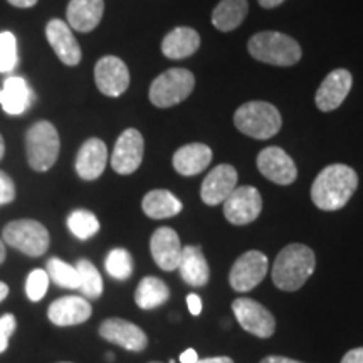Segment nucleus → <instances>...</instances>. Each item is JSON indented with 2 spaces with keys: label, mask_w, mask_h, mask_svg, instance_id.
I'll list each match as a JSON object with an SVG mask.
<instances>
[{
  "label": "nucleus",
  "mask_w": 363,
  "mask_h": 363,
  "mask_svg": "<svg viewBox=\"0 0 363 363\" xmlns=\"http://www.w3.org/2000/svg\"><path fill=\"white\" fill-rule=\"evenodd\" d=\"M233 311L242 330H246L254 337L269 338L274 333V316L261 303L254 301L251 298H238L233 303Z\"/></svg>",
  "instance_id": "obj_9"
},
{
  "label": "nucleus",
  "mask_w": 363,
  "mask_h": 363,
  "mask_svg": "<svg viewBox=\"0 0 363 363\" xmlns=\"http://www.w3.org/2000/svg\"><path fill=\"white\" fill-rule=\"evenodd\" d=\"M7 296H9V286L0 281V303H2Z\"/></svg>",
  "instance_id": "obj_44"
},
{
  "label": "nucleus",
  "mask_w": 363,
  "mask_h": 363,
  "mask_svg": "<svg viewBox=\"0 0 363 363\" xmlns=\"http://www.w3.org/2000/svg\"><path fill=\"white\" fill-rule=\"evenodd\" d=\"M150 363H162V362H150Z\"/></svg>",
  "instance_id": "obj_49"
},
{
  "label": "nucleus",
  "mask_w": 363,
  "mask_h": 363,
  "mask_svg": "<svg viewBox=\"0 0 363 363\" xmlns=\"http://www.w3.org/2000/svg\"><path fill=\"white\" fill-rule=\"evenodd\" d=\"M59 363H71V362H59Z\"/></svg>",
  "instance_id": "obj_48"
},
{
  "label": "nucleus",
  "mask_w": 363,
  "mask_h": 363,
  "mask_svg": "<svg viewBox=\"0 0 363 363\" xmlns=\"http://www.w3.org/2000/svg\"><path fill=\"white\" fill-rule=\"evenodd\" d=\"M177 269L180 271L182 279L190 286H206L211 278V271L206 256L199 246L182 247L180 262Z\"/></svg>",
  "instance_id": "obj_25"
},
{
  "label": "nucleus",
  "mask_w": 363,
  "mask_h": 363,
  "mask_svg": "<svg viewBox=\"0 0 363 363\" xmlns=\"http://www.w3.org/2000/svg\"><path fill=\"white\" fill-rule=\"evenodd\" d=\"M93 313L89 301L83 296H62L48 310V316L56 326H72L88 321Z\"/></svg>",
  "instance_id": "obj_19"
},
{
  "label": "nucleus",
  "mask_w": 363,
  "mask_h": 363,
  "mask_svg": "<svg viewBox=\"0 0 363 363\" xmlns=\"http://www.w3.org/2000/svg\"><path fill=\"white\" fill-rule=\"evenodd\" d=\"M150 251L160 269L175 271L182 256L179 234L172 227H158L150 239Z\"/></svg>",
  "instance_id": "obj_18"
},
{
  "label": "nucleus",
  "mask_w": 363,
  "mask_h": 363,
  "mask_svg": "<svg viewBox=\"0 0 363 363\" xmlns=\"http://www.w3.org/2000/svg\"><path fill=\"white\" fill-rule=\"evenodd\" d=\"M247 49L256 61L279 67L294 66L303 56L301 48L291 35L274 33V30L254 34L249 39Z\"/></svg>",
  "instance_id": "obj_3"
},
{
  "label": "nucleus",
  "mask_w": 363,
  "mask_h": 363,
  "mask_svg": "<svg viewBox=\"0 0 363 363\" xmlns=\"http://www.w3.org/2000/svg\"><path fill=\"white\" fill-rule=\"evenodd\" d=\"M17 61V40L12 33H0V72H11L16 69Z\"/></svg>",
  "instance_id": "obj_33"
},
{
  "label": "nucleus",
  "mask_w": 363,
  "mask_h": 363,
  "mask_svg": "<svg viewBox=\"0 0 363 363\" xmlns=\"http://www.w3.org/2000/svg\"><path fill=\"white\" fill-rule=\"evenodd\" d=\"M238 187V170L229 163L217 165L208 172L201 189V197L207 206H219Z\"/></svg>",
  "instance_id": "obj_15"
},
{
  "label": "nucleus",
  "mask_w": 363,
  "mask_h": 363,
  "mask_svg": "<svg viewBox=\"0 0 363 363\" xmlns=\"http://www.w3.org/2000/svg\"><path fill=\"white\" fill-rule=\"evenodd\" d=\"M94 83L104 96H121L130 86V71L120 57L104 56L94 66Z\"/></svg>",
  "instance_id": "obj_12"
},
{
  "label": "nucleus",
  "mask_w": 363,
  "mask_h": 363,
  "mask_svg": "<svg viewBox=\"0 0 363 363\" xmlns=\"http://www.w3.org/2000/svg\"><path fill=\"white\" fill-rule=\"evenodd\" d=\"M261 363H303V362H298V360H293V358H288V357H266L264 360Z\"/></svg>",
  "instance_id": "obj_40"
},
{
  "label": "nucleus",
  "mask_w": 363,
  "mask_h": 363,
  "mask_svg": "<svg viewBox=\"0 0 363 363\" xmlns=\"http://www.w3.org/2000/svg\"><path fill=\"white\" fill-rule=\"evenodd\" d=\"M197 360H199V355H197V352L194 350V348H189V350H185L180 355L182 363H195Z\"/></svg>",
  "instance_id": "obj_39"
},
{
  "label": "nucleus",
  "mask_w": 363,
  "mask_h": 363,
  "mask_svg": "<svg viewBox=\"0 0 363 363\" xmlns=\"http://www.w3.org/2000/svg\"><path fill=\"white\" fill-rule=\"evenodd\" d=\"M104 0H71L67 6V26L78 33H91L103 19Z\"/></svg>",
  "instance_id": "obj_21"
},
{
  "label": "nucleus",
  "mask_w": 363,
  "mask_h": 363,
  "mask_svg": "<svg viewBox=\"0 0 363 363\" xmlns=\"http://www.w3.org/2000/svg\"><path fill=\"white\" fill-rule=\"evenodd\" d=\"M201 48V35L192 27H177L162 40V52L169 59H185Z\"/></svg>",
  "instance_id": "obj_23"
},
{
  "label": "nucleus",
  "mask_w": 363,
  "mask_h": 363,
  "mask_svg": "<svg viewBox=\"0 0 363 363\" xmlns=\"http://www.w3.org/2000/svg\"><path fill=\"white\" fill-rule=\"evenodd\" d=\"M145 142L138 130L128 128L118 136L111 155V167L116 174L131 175L140 169L143 160Z\"/></svg>",
  "instance_id": "obj_11"
},
{
  "label": "nucleus",
  "mask_w": 363,
  "mask_h": 363,
  "mask_svg": "<svg viewBox=\"0 0 363 363\" xmlns=\"http://www.w3.org/2000/svg\"><path fill=\"white\" fill-rule=\"evenodd\" d=\"M257 2H259V6L264 7V9H274V7L281 6L284 0H257Z\"/></svg>",
  "instance_id": "obj_43"
},
{
  "label": "nucleus",
  "mask_w": 363,
  "mask_h": 363,
  "mask_svg": "<svg viewBox=\"0 0 363 363\" xmlns=\"http://www.w3.org/2000/svg\"><path fill=\"white\" fill-rule=\"evenodd\" d=\"M142 208L150 219H170L180 214L182 202L169 190L157 189L145 195Z\"/></svg>",
  "instance_id": "obj_26"
},
{
  "label": "nucleus",
  "mask_w": 363,
  "mask_h": 363,
  "mask_svg": "<svg viewBox=\"0 0 363 363\" xmlns=\"http://www.w3.org/2000/svg\"><path fill=\"white\" fill-rule=\"evenodd\" d=\"M315 252L305 244H289L276 257L272 266V283L283 291H298L315 272Z\"/></svg>",
  "instance_id": "obj_2"
},
{
  "label": "nucleus",
  "mask_w": 363,
  "mask_h": 363,
  "mask_svg": "<svg viewBox=\"0 0 363 363\" xmlns=\"http://www.w3.org/2000/svg\"><path fill=\"white\" fill-rule=\"evenodd\" d=\"M45 38L56 52V56L66 66H78L81 62V48L72 34L67 22L61 19H52L45 26Z\"/></svg>",
  "instance_id": "obj_17"
},
{
  "label": "nucleus",
  "mask_w": 363,
  "mask_h": 363,
  "mask_svg": "<svg viewBox=\"0 0 363 363\" xmlns=\"http://www.w3.org/2000/svg\"><path fill=\"white\" fill-rule=\"evenodd\" d=\"M108 148L103 140L89 138L76 157V172L83 180H96L106 169Z\"/></svg>",
  "instance_id": "obj_20"
},
{
  "label": "nucleus",
  "mask_w": 363,
  "mask_h": 363,
  "mask_svg": "<svg viewBox=\"0 0 363 363\" xmlns=\"http://www.w3.org/2000/svg\"><path fill=\"white\" fill-rule=\"evenodd\" d=\"M104 266H106L108 274L111 278L118 281L128 279L133 272V257L131 254L126 251V249H113V251L108 254L106 261H104Z\"/></svg>",
  "instance_id": "obj_32"
},
{
  "label": "nucleus",
  "mask_w": 363,
  "mask_h": 363,
  "mask_svg": "<svg viewBox=\"0 0 363 363\" xmlns=\"http://www.w3.org/2000/svg\"><path fill=\"white\" fill-rule=\"evenodd\" d=\"M49 276L45 269H34L30 271V274L27 276V281H26V293H27V298L30 299V301H40L45 296V293H48V288H49Z\"/></svg>",
  "instance_id": "obj_34"
},
{
  "label": "nucleus",
  "mask_w": 363,
  "mask_h": 363,
  "mask_svg": "<svg viewBox=\"0 0 363 363\" xmlns=\"http://www.w3.org/2000/svg\"><path fill=\"white\" fill-rule=\"evenodd\" d=\"M106 358H108V360H113V358H115V355H113V353H108Z\"/></svg>",
  "instance_id": "obj_47"
},
{
  "label": "nucleus",
  "mask_w": 363,
  "mask_h": 363,
  "mask_svg": "<svg viewBox=\"0 0 363 363\" xmlns=\"http://www.w3.org/2000/svg\"><path fill=\"white\" fill-rule=\"evenodd\" d=\"M234 125L240 133L256 140H267L279 133L283 118L278 108L266 101H249L238 108Z\"/></svg>",
  "instance_id": "obj_4"
},
{
  "label": "nucleus",
  "mask_w": 363,
  "mask_h": 363,
  "mask_svg": "<svg viewBox=\"0 0 363 363\" xmlns=\"http://www.w3.org/2000/svg\"><path fill=\"white\" fill-rule=\"evenodd\" d=\"M6 261V244H4V240H0V264Z\"/></svg>",
  "instance_id": "obj_45"
},
{
  "label": "nucleus",
  "mask_w": 363,
  "mask_h": 363,
  "mask_svg": "<svg viewBox=\"0 0 363 363\" xmlns=\"http://www.w3.org/2000/svg\"><path fill=\"white\" fill-rule=\"evenodd\" d=\"M353 84L352 72L348 69H335L320 84L316 91V106L328 113L342 106Z\"/></svg>",
  "instance_id": "obj_16"
},
{
  "label": "nucleus",
  "mask_w": 363,
  "mask_h": 363,
  "mask_svg": "<svg viewBox=\"0 0 363 363\" xmlns=\"http://www.w3.org/2000/svg\"><path fill=\"white\" fill-rule=\"evenodd\" d=\"M247 9V0H220L212 12V24L222 33H230L246 19Z\"/></svg>",
  "instance_id": "obj_27"
},
{
  "label": "nucleus",
  "mask_w": 363,
  "mask_h": 363,
  "mask_svg": "<svg viewBox=\"0 0 363 363\" xmlns=\"http://www.w3.org/2000/svg\"><path fill=\"white\" fill-rule=\"evenodd\" d=\"M16 199V185L6 172L0 170V206L11 203Z\"/></svg>",
  "instance_id": "obj_36"
},
{
  "label": "nucleus",
  "mask_w": 363,
  "mask_h": 363,
  "mask_svg": "<svg viewBox=\"0 0 363 363\" xmlns=\"http://www.w3.org/2000/svg\"><path fill=\"white\" fill-rule=\"evenodd\" d=\"M169 363H175V360H170V362H169Z\"/></svg>",
  "instance_id": "obj_50"
},
{
  "label": "nucleus",
  "mask_w": 363,
  "mask_h": 363,
  "mask_svg": "<svg viewBox=\"0 0 363 363\" xmlns=\"http://www.w3.org/2000/svg\"><path fill=\"white\" fill-rule=\"evenodd\" d=\"M269 269L266 254L259 251H247L238 257L229 274V283L238 293H247L262 283Z\"/></svg>",
  "instance_id": "obj_8"
},
{
  "label": "nucleus",
  "mask_w": 363,
  "mask_h": 363,
  "mask_svg": "<svg viewBox=\"0 0 363 363\" xmlns=\"http://www.w3.org/2000/svg\"><path fill=\"white\" fill-rule=\"evenodd\" d=\"M195 363H234V360L229 357H211L203 358V360H197Z\"/></svg>",
  "instance_id": "obj_42"
},
{
  "label": "nucleus",
  "mask_w": 363,
  "mask_h": 363,
  "mask_svg": "<svg viewBox=\"0 0 363 363\" xmlns=\"http://www.w3.org/2000/svg\"><path fill=\"white\" fill-rule=\"evenodd\" d=\"M57 130L49 121H38L26 133V152L30 169L35 172H48L59 157Z\"/></svg>",
  "instance_id": "obj_5"
},
{
  "label": "nucleus",
  "mask_w": 363,
  "mask_h": 363,
  "mask_svg": "<svg viewBox=\"0 0 363 363\" xmlns=\"http://www.w3.org/2000/svg\"><path fill=\"white\" fill-rule=\"evenodd\" d=\"M99 335L106 342L115 343L128 352H142L147 348L148 338L145 331L131 321L121 318H108L99 326Z\"/></svg>",
  "instance_id": "obj_14"
},
{
  "label": "nucleus",
  "mask_w": 363,
  "mask_h": 363,
  "mask_svg": "<svg viewBox=\"0 0 363 363\" xmlns=\"http://www.w3.org/2000/svg\"><path fill=\"white\" fill-rule=\"evenodd\" d=\"M33 89L24 78L19 76H11L4 81L2 88H0V104H2L4 111L9 115H22L29 110L30 103H33Z\"/></svg>",
  "instance_id": "obj_22"
},
{
  "label": "nucleus",
  "mask_w": 363,
  "mask_h": 363,
  "mask_svg": "<svg viewBox=\"0 0 363 363\" xmlns=\"http://www.w3.org/2000/svg\"><path fill=\"white\" fill-rule=\"evenodd\" d=\"M16 326H17L16 316L11 315V313L0 316V353L7 350L12 333L16 331Z\"/></svg>",
  "instance_id": "obj_35"
},
{
  "label": "nucleus",
  "mask_w": 363,
  "mask_h": 363,
  "mask_svg": "<svg viewBox=\"0 0 363 363\" xmlns=\"http://www.w3.org/2000/svg\"><path fill=\"white\" fill-rule=\"evenodd\" d=\"M342 363H363V347L353 348V350L345 353Z\"/></svg>",
  "instance_id": "obj_38"
},
{
  "label": "nucleus",
  "mask_w": 363,
  "mask_h": 363,
  "mask_svg": "<svg viewBox=\"0 0 363 363\" xmlns=\"http://www.w3.org/2000/svg\"><path fill=\"white\" fill-rule=\"evenodd\" d=\"M212 150L203 143H190L179 148L174 155V169L180 175L192 177L202 174L211 165Z\"/></svg>",
  "instance_id": "obj_24"
},
{
  "label": "nucleus",
  "mask_w": 363,
  "mask_h": 363,
  "mask_svg": "<svg viewBox=\"0 0 363 363\" xmlns=\"http://www.w3.org/2000/svg\"><path fill=\"white\" fill-rule=\"evenodd\" d=\"M169 298V286L163 283L160 278H155V276L143 278L135 291V303L142 310H155V308L165 305Z\"/></svg>",
  "instance_id": "obj_28"
},
{
  "label": "nucleus",
  "mask_w": 363,
  "mask_h": 363,
  "mask_svg": "<svg viewBox=\"0 0 363 363\" xmlns=\"http://www.w3.org/2000/svg\"><path fill=\"white\" fill-rule=\"evenodd\" d=\"M45 272H48L49 279L54 284L67 289H79V274L76 266L67 264V262L57 259V257H52V259L48 261Z\"/></svg>",
  "instance_id": "obj_30"
},
{
  "label": "nucleus",
  "mask_w": 363,
  "mask_h": 363,
  "mask_svg": "<svg viewBox=\"0 0 363 363\" xmlns=\"http://www.w3.org/2000/svg\"><path fill=\"white\" fill-rule=\"evenodd\" d=\"M257 169L267 180L278 185H291L298 177L296 163L279 147H267L257 155Z\"/></svg>",
  "instance_id": "obj_13"
},
{
  "label": "nucleus",
  "mask_w": 363,
  "mask_h": 363,
  "mask_svg": "<svg viewBox=\"0 0 363 363\" xmlns=\"http://www.w3.org/2000/svg\"><path fill=\"white\" fill-rule=\"evenodd\" d=\"M187 305H189V311L192 313L194 316H199L202 313V299L199 298V294H189L187 296Z\"/></svg>",
  "instance_id": "obj_37"
},
{
  "label": "nucleus",
  "mask_w": 363,
  "mask_h": 363,
  "mask_svg": "<svg viewBox=\"0 0 363 363\" xmlns=\"http://www.w3.org/2000/svg\"><path fill=\"white\" fill-rule=\"evenodd\" d=\"M9 4L13 7H19V9H29L34 7L38 4V0H7Z\"/></svg>",
  "instance_id": "obj_41"
},
{
  "label": "nucleus",
  "mask_w": 363,
  "mask_h": 363,
  "mask_svg": "<svg viewBox=\"0 0 363 363\" xmlns=\"http://www.w3.org/2000/svg\"><path fill=\"white\" fill-rule=\"evenodd\" d=\"M4 153H6V143H4V138H2V135H0V160H2Z\"/></svg>",
  "instance_id": "obj_46"
},
{
  "label": "nucleus",
  "mask_w": 363,
  "mask_h": 363,
  "mask_svg": "<svg viewBox=\"0 0 363 363\" xmlns=\"http://www.w3.org/2000/svg\"><path fill=\"white\" fill-rule=\"evenodd\" d=\"M262 211V199L259 190L251 185L235 187L225 199L224 216L234 225L251 224L259 217Z\"/></svg>",
  "instance_id": "obj_10"
},
{
  "label": "nucleus",
  "mask_w": 363,
  "mask_h": 363,
  "mask_svg": "<svg viewBox=\"0 0 363 363\" xmlns=\"http://www.w3.org/2000/svg\"><path fill=\"white\" fill-rule=\"evenodd\" d=\"M358 187V175L352 167L333 163L318 174L311 185V201L321 211H340Z\"/></svg>",
  "instance_id": "obj_1"
},
{
  "label": "nucleus",
  "mask_w": 363,
  "mask_h": 363,
  "mask_svg": "<svg viewBox=\"0 0 363 363\" xmlns=\"http://www.w3.org/2000/svg\"><path fill=\"white\" fill-rule=\"evenodd\" d=\"M2 238L4 242L9 244V246L30 257H39L48 252L49 242H51L48 229L40 222L33 219L9 222L4 227Z\"/></svg>",
  "instance_id": "obj_7"
},
{
  "label": "nucleus",
  "mask_w": 363,
  "mask_h": 363,
  "mask_svg": "<svg viewBox=\"0 0 363 363\" xmlns=\"http://www.w3.org/2000/svg\"><path fill=\"white\" fill-rule=\"evenodd\" d=\"M76 269L79 274V289L83 296L98 299L103 294V278L96 266L88 259H79L76 262Z\"/></svg>",
  "instance_id": "obj_29"
},
{
  "label": "nucleus",
  "mask_w": 363,
  "mask_h": 363,
  "mask_svg": "<svg viewBox=\"0 0 363 363\" xmlns=\"http://www.w3.org/2000/svg\"><path fill=\"white\" fill-rule=\"evenodd\" d=\"M195 88V78L189 69L184 67H174L162 72L153 79L150 86L148 98L153 106L157 108H172L185 101Z\"/></svg>",
  "instance_id": "obj_6"
},
{
  "label": "nucleus",
  "mask_w": 363,
  "mask_h": 363,
  "mask_svg": "<svg viewBox=\"0 0 363 363\" xmlns=\"http://www.w3.org/2000/svg\"><path fill=\"white\" fill-rule=\"evenodd\" d=\"M67 227H69L71 234L74 235V238H78L81 240H88L93 238V235L98 234L99 220L93 212L79 208V211H74L69 217H67Z\"/></svg>",
  "instance_id": "obj_31"
}]
</instances>
